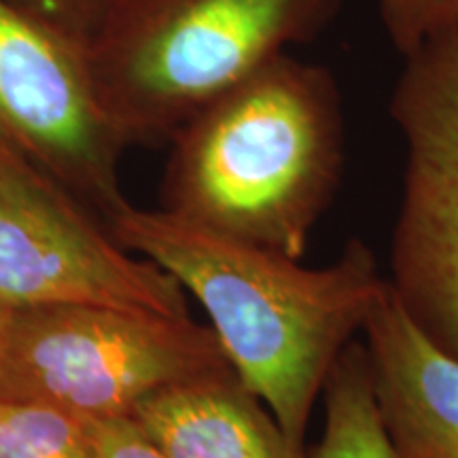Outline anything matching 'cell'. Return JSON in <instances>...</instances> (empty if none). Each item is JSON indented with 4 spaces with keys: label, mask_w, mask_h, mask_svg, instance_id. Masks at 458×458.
Masks as SVG:
<instances>
[{
    "label": "cell",
    "mask_w": 458,
    "mask_h": 458,
    "mask_svg": "<svg viewBox=\"0 0 458 458\" xmlns=\"http://www.w3.org/2000/svg\"><path fill=\"white\" fill-rule=\"evenodd\" d=\"M0 458H96L77 418L34 403L0 401Z\"/></svg>",
    "instance_id": "obj_11"
},
{
    "label": "cell",
    "mask_w": 458,
    "mask_h": 458,
    "mask_svg": "<svg viewBox=\"0 0 458 458\" xmlns=\"http://www.w3.org/2000/svg\"><path fill=\"white\" fill-rule=\"evenodd\" d=\"M131 418L168 458H306L233 368L148 394Z\"/></svg>",
    "instance_id": "obj_9"
},
{
    "label": "cell",
    "mask_w": 458,
    "mask_h": 458,
    "mask_svg": "<svg viewBox=\"0 0 458 458\" xmlns=\"http://www.w3.org/2000/svg\"><path fill=\"white\" fill-rule=\"evenodd\" d=\"M360 331L397 458H458V359L420 329L388 278Z\"/></svg>",
    "instance_id": "obj_8"
},
{
    "label": "cell",
    "mask_w": 458,
    "mask_h": 458,
    "mask_svg": "<svg viewBox=\"0 0 458 458\" xmlns=\"http://www.w3.org/2000/svg\"><path fill=\"white\" fill-rule=\"evenodd\" d=\"M11 317H13V308L0 303V363H3V352H4V344H7Z\"/></svg>",
    "instance_id": "obj_15"
},
{
    "label": "cell",
    "mask_w": 458,
    "mask_h": 458,
    "mask_svg": "<svg viewBox=\"0 0 458 458\" xmlns=\"http://www.w3.org/2000/svg\"><path fill=\"white\" fill-rule=\"evenodd\" d=\"M388 41L403 57L458 26V0H371Z\"/></svg>",
    "instance_id": "obj_12"
},
{
    "label": "cell",
    "mask_w": 458,
    "mask_h": 458,
    "mask_svg": "<svg viewBox=\"0 0 458 458\" xmlns=\"http://www.w3.org/2000/svg\"><path fill=\"white\" fill-rule=\"evenodd\" d=\"M388 113L405 157L388 280L458 359V26L403 55Z\"/></svg>",
    "instance_id": "obj_5"
},
{
    "label": "cell",
    "mask_w": 458,
    "mask_h": 458,
    "mask_svg": "<svg viewBox=\"0 0 458 458\" xmlns=\"http://www.w3.org/2000/svg\"><path fill=\"white\" fill-rule=\"evenodd\" d=\"M232 368L210 325L108 306L13 310L0 363V401L77 420L131 416L165 386Z\"/></svg>",
    "instance_id": "obj_4"
},
{
    "label": "cell",
    "mask_w": 458,
    "mask_h": 458,
    "mask_svg": "<svg viewBox=\"0 0 458 458\" xmlns=\"http://www.w3.org/2000/svg\"><path fill=\"white\" fill-rule=\"evenodd\" d=\"M344 0H111L85 43L125 145L170 140L257 68L334 24Z\"/></svg>",
    "instance_id": "obj_3"
},
{
    "label": "cell",
    "mask_w": 458,
    "mask_h": 458,
    "mask_svg": "<svg viewBox=\"0 0 458 458\" xmlns=\"http://www.w3.org/2000/svg\"><path fill=\"white\" fill-rule=\"evenodd\" d=\"M0 147L111 223L130 208L128 148L96 94L83 45L0 0Z\"/></svg>",
    "instance_id": "obj_7"
},
{
    "label": "cell",
    "mask_w": 458,
    "mask_h": 458,
    "mask_svg": "<svg viewBox=\"0 0 458 458\" xmlns=\"http://www.w3.org/2000/svg\"><path fill=\"white\" fill-rule=\"evenodd\" d=\"M108 227L202 303L229 365L308 454L314 403L386 284L374 250L352 238L331 266L310 270L165 210L130 206Z\"/></svg>",
    "instance_id": "obj_1"
},
{
    "label": "cell",
    "mask_w": 458,
    "mask_h": 458,
    "mask_svg": "<svg viewBox=\"0 0 458 458\" xmlns=\"http://www.w3.org/2000/svg\"><path fill=\"white\" fill-rule=\"evenodd\" d=\"M0 303L191 317L172 274L117 242L60 182L0 147Z\"/></svg>",
    "instance_id": "obj_6"
},
{
    "label": "cell",
    "mask_w": 458,
    "mask_h": 458,
    "mask_svg": "<svg viewBox=\"0 0 458 458\" xmlns=\"http://www.w3.org/2000/svg\"><path fill=\"white\" fill-rule=\"evenodd\" d=\"M11 3L85 47L111 0H11Z\"/></svg>",
    "instance_id": "obj_13"
},
{
    "label": "cell",
    "mask_w": 458,
    "mask_h": 458,
    "mask_svg": "<svg viewBox=\"0 0 458 458\" xmlns=\"http://www.w3.org/2000/svg\"><path fill=\"white\" fill-rule=\"evenodd\" d=\"M81 422L96 458H168L131 416Z\"/></svg>",
    "instance_id": "obj_14"
},
{
    "label": "cell",
    "mask_w": 458,
    "mask_h": 458,
    "mask_svg": "<svg viewBox=\"0 0 458 458\" xmlns=\"http://www.w3.org/2000/svg\"><path fill=\"white\" fill-rule=\"evenodd\" d=\"M323 397L325 431L306 458H397L382 427L363 344L344 348Z\"/></svg>",
    "instance_id": "obj_10"
},
{
    "label": "cell",
    "mask_w": 458,
    "mask_h": 458,
    "mask_svg": "<svg viewBox=\"0 0 458 458\" xmlns=\"http://www.w3.org/2000/svg\"><path fill=\"white\" fill-rule=\"evenodd\" d=\"M170 142L162 210L300 261L342 182L340 85L327 66L286 51Z\"/></svg>",
    "instance_id": "obj_2"
}]
</instances>
